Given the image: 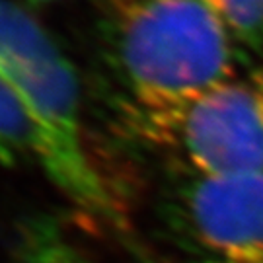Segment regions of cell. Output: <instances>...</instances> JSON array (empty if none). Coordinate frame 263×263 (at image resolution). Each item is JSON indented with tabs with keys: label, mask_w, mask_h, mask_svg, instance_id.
Returning <instances> with one entry per match:
<instances>
[{
	"label": "cell",
	"mask_w": 263,
	"mask_h": 263,
	"mask_svg": "<svg viewBox=\"0 0 263 263\" xmlns=\"http://www.w3.org/2000/svg\"><path fill=\"white\" fill-rule=\"evenodd\" d=\"M115 61L142 129L234 78L232 35L207 0H115Z\"/></svg>",
	"instance_id": "6da1fadb"
},
{
	"label": "cell",
	"mask_w": 263,
	"mask_h": 263,
	"mask_svg": "<svg viewBox=\"0 0 263 263\" xmlns=\"http://www.w3.org/2000/svg\"><path fill=\"white\" fill-rule=\"evenodd\" d=\"M0 74L31 121L35 164L49 181L78 211L123 228L121 207L84 146L74 68L37 20L10 0H0Z\"/></svg>",
	"instance_id": "7a4b0ae2"
},
{
	"label": "cell",
	"mask_w": 263,
	"mask_h": 263,
	"mask_svg": "<svg viewBox=\"0 0 263 263\" xmlns=\"http://www.w3.org/2000/svg\"><path fill=\"white\" fill-rule=\"evenodd\" d=\"M142 131L174 146L193 174H263V66Z\"/></svg>",
	"instance_id": "3957f363"
},
{
	"label": "cell",
	"mask_w": 263,
	"mask_h": 263,
	"mask_svg": "<svg viewBox=\"0 0 263 263\" xmlns=\"http://www.w3.org/2000/svg\"><path fill=\"white\" fill-rule=\"evenodd\" d=\"M166 220L193 263H263V174L187 172Z\"/></svg>",
	"instance_id": "277c9868"
},
{
	"label": "cell",
	"mask_w": 263,
	"mask_h": 263,
	"mask_svg": "<svg viewBox=\"0 0 263 263\" xmlns=\"http://www.w3.org/2000/svg\"><path fill=\"white\" fill-rule=\"evenodd\" d=\"M8 263H102L68 234L63 222L49 213L20 220L10 246Z\"/></svg>",
	"instance_id": "5b68a950"
},
{
	"label": "cell",
	"mask_w": 263,
	"mask_h": 263,
	"mask_svg": "<svg viewBox=\"0 0 263 263\" xmlns=\"http://www.w3.org/2000/svg\"><path fill=\"white\" fill-rule=\"evenodd\" d=\"M37 162V139L14 90L0 74V164Z\"/></svg>",
	"instance_id": "8992f818"
},
{
	"label": "cell",
	"mask_w": 263,
	"mask_h": 263,
	"mask_svg": "<svg viewBox=\"0 0 263 263\" xmlns=\"http://www.w3.org/2000/svg\"><path fill=\"white\" fill-rule=\"evenodd\" d=\"M232 39L246 47L263 45V0H207Z\"/></svg>",
	"instance_id": "52a82bcc"
},
{
	"label": "cell",
	"mask_w": 263,
	"mask_h": 263,
	"mask_svg": "<svg viewBox=\"0 0 263 263\" xmlns=\"http://www.w3.org/2000/svg\"><path fill=\"white\" fill-rule=\"evenodd\" d=\"M31 4H45V2H53V0H28Z\"/></svg>",
	"instance_id": "ba28073f"
}]
</instances>
